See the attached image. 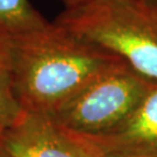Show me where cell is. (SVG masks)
I'll return each mask as SVG.
<instances>
[{"mask_svg": "<svg viewBox=\"0 0 157 157\" xmlns=\"http://www.w3.org/2000/svg\"><path fill=\"white\" fill-rule=\"evenodd\" d=\"M1 150L11 157H92L71 133L47 114L26 111L7 130Z\"/></svg>", "mask_w": 157, "mask_h": 157, "instance_id": "5", "label": "cell"}, {"mask_svg": "<svg viewBox=\"0 0 157 157\" xmlns=\"http://www.w3.org/2000/svg\"><path fill=\"white\" fill-rule=\"evenodd\" d=\"M0 157H11V156H10V155H7L4 150H1V149H0Z\"/></svg>", "mask_w": 157, "mask_h": 157, "instance_id": "10", "label": "cell"}, {"mask_svg": "<svg viewBox=\"0 0 157 157\" xmlns=\"http://www.w3.org/2000/svg\"><path fill=\"white\" fill-rule=\"evenodd\" d=\"M63 4L65 5L67 8H73V7H77V6H80L87 2L89 0H61Z\"/></svg>", "mask_w": 157, "mask_h": 157, "instance_id": "9", "label": "cell"}, {"mask_svg": "<svg viewBox=\"0 0 157 157\" xmlns=\"http://www.w3.org/2000/svg\"><path fill=\"white\" fill-rule=\"evenodd\" d=\"M154 84L119 61L47 115L72 134H101L134 112Z\"/></svg>", "mask_w": 157, "mask_h": 157, "instance_id": "3", "label": "cell"}, {"mask_svg": "<svg viewBox=\"0 0 157 157\" xmlns=\"http://www.w3.org/2000/svg\"><path fill=\"white\" fill-rule=\"evenodd\" d=\"M11 39L0 33V149L7 130L22 113L14 90Z\"/></svg>", "mask_w": 157, "mask_h": 157, "instance_id": "6", "label": "cell"}, {"mask_svg": "<svg viewBox=\"0 0 157 157\" xmlns=\"http://www.w3.org/2000/svg\"><path fill=\"white\" fill-rule=\"evenodd\" d=\"M13 80L22 111L48 113L121 61L58 23L11 39Z\"/></svg>", "mask_w": 157, "mask_h": 157, "instance_id": "1", "label": "cell"}, {"mask_svg": "<svg viewBox=\"0 0 157 157\" xmlns=\"http://www.w3.org/2000/svg\"><path fill=\"white\" fill-rule=\"evenodd\" d=\"M135 1L140 2L141 5L146 6L147 8L157 13V0H135Z\"/></svg>", "mask_w": 157, "mask_h": 157, "instance_id": "8", "label": "cell"}, {"mask_svg": "<svg viewBox=\"0 0 157 157\" xmlns=\"http://www.w3.org/2000/svg\"><path fill=\"white\" fill-rule=\"evenodd\" d=\"M72 135L92 157H157V84L113 128L98 135Z\"/></svg>", "mask_w": 157, "mask_h": 157, "instance_id": "4", "label": "cell"}, {"mask_svg": "<svg viewBox=\"0 0 157 157\" xmlns=\"http://www.w3.org/2000/svg\"><path fill=\"white\" fill-rule=\"evenodd\" d=\"M56 23L157 84V13L135 0H89Z\"/></svg>", "mask_w": 157, "mask_h": 157, "instance_id": "2", "label": "cell"}, {"mask_svg": "<svg viewBox=\"0 0 157 157\" xmlns=\"http://www.w3.org/2000/svg\"><path fill=\"white\" fill-rule=\"evenodd\" d=\"M29 0H0V33L17 37L48 25Z\"/></svg>", "mask_w": 157, "mask_h": 157, "instance_id": "7", "label": "cell"}]
</instances>
